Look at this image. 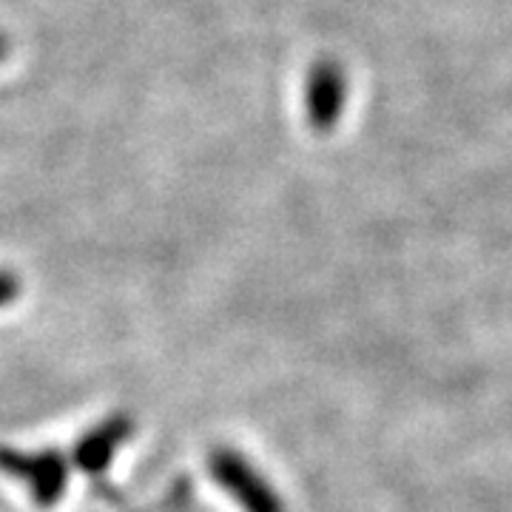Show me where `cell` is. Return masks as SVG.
<instances>
[{"instance_id": "3", "label": "cell", "mask_w": 512, "mask_h": 512, "mask_svg": "<svg viewBox=\"0 0 512 512\" xmlns=\"http://www.w3.org/2000/svg\"><path fill=\"white\" fill-rule=\"evenodd\" d=\"M6 52H9V40H6V35L0 32V60L6 57Z\"/></svg>"}, {"instance_id": "2", "label": "cell", "mask_w": 512, "mask_h": 512, "mask_svg": "<svg viewBox=\"0 0 512 512\" xmlns=\"http://www.w3.org/2000/svg\"><path fill=\"white\" fill-rule=\"evenodd\" d=\"M222 473H225V481L237 490V495H242L248 512H282V504L271 493V487L265 481H259L242 461L225 458L222 461Z\"/></svg>"}, {"instance_id": "1", "label": "cell", "mask_w": 512, "mask_h": 512, "mask_svg": "<svg viewBox=\"0 0 512 512\" xmlns=\"http://www.w3.org/2000/svg\"><path fill=\"white\" fill-rule=\"evenodd\" d=\"M345 74L336 63H316L308 86H305V111L313 128L325 131V128L336 126L342 106H345Z\"/></svg>"}]
</instances>
